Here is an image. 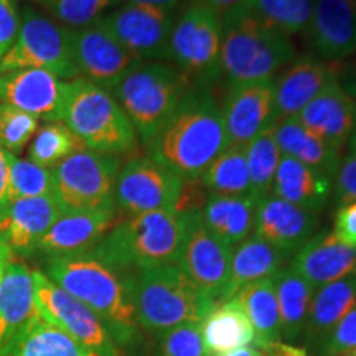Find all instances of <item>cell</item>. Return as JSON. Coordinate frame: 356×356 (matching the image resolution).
Masks as SVG:
<instances>
[{"mask_svg":"<svg viewBox=\"0 0 356 356\" xmlns=\"http://www.w3.org/2000/svg\"><path fill=\"white\" fill-rule=\"evenodd\" d=\"M246 159L251 180V197L256 200L273 193V184L279 162L282 159L270 129L261 132L246 145Z\"/></svg>","mask_w":356,"mask_h":356,"instance_id":"cell-38","label":"cell"},{"mask_svg":"<svg viewBox=\"0 0 356 356\" xmlns=\"http://www.w3.org/2000/svg\"><path fill=\"white\" fill-rule=\"evenodd\" d=\"M356 305V269L345 277L320 287L310 302L304 327L305 343L317 346L332 328Z\"/></svg>","mask_w":356,"mask_h":356,"instance_id":"cell-30","label":"cell"},{"mask_svg":"<svg viewBox=\"0 0 356 356\" xmlns=\"http://www.w3.org/2000/svg\"><path fill=\"white\" fill-rule=\"evenodd\" d=\"M200 2H203L204 6L211 7L213 10H216L220 13H226L228 10H231V8L238 7L243 0H200Z\"/></svg>","mask_w":356,"mask_h":356,"instance_id":"cell-52","label":"cell"},{"mask_svg":"<svg viewBox=\"0 0 356 356\" xmlns=\"http://www.w3.org/2000/svg\"><path fill=\"white\" fill-rule=\"evenodd\" d=\"M66 81L44 70L26 68L0 74V102L44 122L61 121Z\"/></svg>","mask_w":356,"mask_h":356,"instance_id":"cell-18","label":"cell"},{"mask_svg":"<svg viewBox=\"0 0 356 356\" xmlns=\"http://www.w3.org/2000/svg\"><path fill=\"white\" fill-rule=\"evenodd\" d=\"M184 178L149 157H132L122 163L114 188L118 213L126 216L170 210L180 197Z\"/></svg>","mask_w":356,"mask_h":356,"instance_id":"cell-12","label":"cell"},{"mask_svg":"<svg viewBox=\"0 0 356 356\" xmlns=\"http://www.w3.org/2000/svg\"><path fill=\"white\" fill-rule=\"evenodd\" d=\"M229 147L221 104L211 88L190 86L145 144L147 157L184 180L200 178Z\"/></svg>","mask_w":356,"mask_h":356,"instance_id":"cell-1","label":"cell"},{"mask_svg":"<svg viewBox=\"0 0 356 356\" xmlns=\"http://www.w3.org/2000/svg\"><path fill=\"white\" fill-rule=\"evenodd\" d=\"M84 149L83 142L65 122H43L29 144V160L44 168H53L71 154Z\"/></svg>","mask_w":356,"mask_h":356,"instance_id":"cell-36","label":"cell"},{"mask_svg":"<svg viewBox=\"0 0 356 356\" xmlns=\"http://www.w3.org/2000/svg\"><path fill=\"white\" fill-rule=\"evenodd\" d=\"M318 213L309 211L273 193L257 200L254 236L292 256L315 234Z\"/></svg>","mask_w":356,"mask_h":356,"instance_id":"cell-20","label":"cell"},{"mask_svg":"<svg viewBox=\"0 0 356 356\" xmlns=\"http://www.w3.org/2000/svg\"><path fill=\"white\" fill-rule=\"evenodd\" d=\"M221 13L195 0L175 22L168 61L188 79L190 86L211 88L221 71Z\"/></svg>","mask_w":356,"mask_h":356,"instance_id":"cell-8","label":"cell"},{"mask_svg":"<svg viewBox=\"0 0 356 356\" xmlns=\"http://www.w3.org/2000/svg\"><path fill=\"white\" fill-rule=\"evenodd\" d=\"M241 307L254 330V346L269 350L274 343L282 341L280 314L275 297L273 277L257 280L243 287L233 297Z\"/></svg>","mask_w":356,"mask_h":356,"instance_id":"cell-31","label":"cell"},{"mask_svg":"<svg viewBox=\"0 0 356 356\" xmlns=\"http://www.w3.org/2000/svg\"><path fill=\"white\" fill-rule=\"evenodd\" d=\"M38 315L83 345L92 356H122L102 320L76 297L56 286L42 269H33Z\"/></svg>","mask_w":356,"mask_h":356,"instance_id":"cell-11","label":"cell"},{"mask_svg":"<svg viewBox=\"0 0 356 356\" xmlns=\"http://www.w3.org/2000/svg\"><path fill=\"white\" fill-rule=\"evenodd\" d=\"M341 356H356V351H351V353H346V355H341Z\"/></svg>","mask_w":356,"mask_h":356,"instance_id":"cell-57","label":"cell"},{"mask_svg":"<svg viewBox=\"0 0 356 356\" xmlns=\"http://www.w3.org/2000/svg\"><path fill=\"white\" fill-rule=\"evenodd\" d=\"M289 257L291 256L286 252L256 236H251L246 241L238 244L233 249L228 284H226L220 302L233 299L236 293L249 284L274 277L282 269Z\"/></svg>","mask_w":356,"mask_h":356,"instance_id":"cell-28","label":"cell"},{"mask_svg":"<svg viewBox=\"0 0 356 356\" xmlns=\"http://www.w3.org/2000/svg\"><path fill=\"white\" fill-rule=\"evenodd\" d=\"M221 114L229 145L246 147L274 126V79L229 84Z\"/></svg>","mask_w":356,"mask_h":356,"instance_id":"cell-17","label":"cell"},{"mask_svg":"<svg viewBox=\"0 0 356 356\" xmlns=\"http://www.w3.org/2000/svg\"><path fill=\"white\" fill-rule=\"evenodd\" d=\"M157 356H210L203 341L202 323H184L162 333Z\"/></svg>","mask_w":356,"mask_h":356,"instance_id":"cell-41","label":"cell"},{"mask_svg":"<svg viewBox=\"0 0 356 356\" xmlns=\"http://www.w3.org/2000/svg\"><path fill=\"white\" fill-rule=\"evenodd\" d=\"M8 203V160L7 152L0 147V218L6 213Z\"/></svg>","mask_w":356,"mask_h":356,"instance_id":"cell-49","label":"cell"},{"mask_svg":"<svg viewBox=\"0 0 356 356\" xmlns=\"http://www.w3.org/2000/svg\"><path fill=\"white\" fill-rule=\"evenodd\" d=\"M273 280L280 314L282 340H286V343H292L304 333L315 287L292 266L282 267Z\"/></svg>","mask_w":356,"mask_h":356,"instance_id":"cell-33","label":"cell"},{"mask_svg":"<svg viewBox=\"0 0 356 356\" xmlns=\"http://www.w3.org/2000/svg\"><path fill=\"white\" fill-rule=\"evenodd\" d=\"M296 44L289 35L266 24L241 6L222 17L221 71L229 84L273 79L296 61Z\"/></svg>","mask_w":356,"mask_h":356,"instance_id":"cell-5","label":"cell"},{"mask_svg":"<svg viewBox=\"0 0 356 356\" xmlns=\"http://www.w3.org/2000/svg\"><path fill=\"white\" fill-rule=\"evenodd\" d=\"M184 216L185 234L178 267L220 304L228 284L233 249L207 229L200 211L185 213Z\"/></svg>","mask_w":356,"mask_h":356,"instance_id":"cell-15","label":"cell"},{"mask_svg":"<svg viewBox=\"0 0 356 356\" xmlns=\"http://www.w3.org/2000/svg\"><path fill=\"white\" fill-rule=\"evenodd\" d=\"M185 234V216L160 210L126 216L89 251L119 274L162 266H178Z\"/></svg>","mask_w":356,"mask_h":356,"instance_id":"cell-3","label":"cell"},{"mask_svg":"<svg viewBox=\"0 0 356 356\" xmlns=\"http://www.w3.org/2000/svg\"><path fill=\"white\" fill-rule=\"evenodd\" d=\"M37 68L63 81L79 78L73 56L71 29L32 7L20 10V29L15 43L0 60V74Z\"/></svg>","mask_w":356,"mask_h":356,"instance_id":"cell-9","label":"cell"},{"mask_svg":"<svg viewBox=\"0 0 356 356\" xmlns=\"http://www.w3.org/2000/svg\"><path fill=\"white\" fill-rule=\"evenodd\" d=\"M61 122L92 152L122 157L139 147L136 129L114 96L84 78L66 81Z\"/></svg>","mask_w":356,"mask_h":356,"instance_id":"cell-6","label":"cell"},{"mask_svg":"<svg viewBox=\"0 0 356 356\" xmlns=\"http://www.w3.org/2000/svg\"><path fill=\"white\" fill-rule=\"evenodd\" d=\"M280 154L299 160L300 163L333 180L341 163L343 150L333 147L322 137L297 121L296 118L284 119L270 127Z\"/></svg>","mask_w":356,"mask_h":356,"instance_id":"cell-26","label":"cell"},{"mask_svg":"<svg viewBox=\"0 0 356 356\" xmlns=\"http://www.w3.org/2000/svg\"><path fill=\"white\" fill-rule=\"evenodd\" d=\"M38 129V119L24 111L0 102V147L20 155Z\"/></svg>","mask_w":356,"mask_h":356,"instance_id":"cell-40","label":"cell"},{"mask_svg":"<svg viewBox=\"0 0 356 356\" xmlns=\"http://www.w3.org/2000/svg\"><path fill=\"white\" fill-rule=\"evenodd\" d=\"M126 3H147V6H155V7H162V8H168V10H173V8L184 3L185 0H122Z\"/></svg>","mask_w":356,"mask_h":356,"instance_id":"cell-54","label":"cell"},{"mask_svg":"<svg viewBox=\"0 0 356 356\" xmlns=\"http://www.w3.org/2000/svg\"><path fill=\"white\" fill-rule=\"evenodd\" d=\"M200 213L207 229L226 246L234 249L254 233L257 200L210 193Z\"/></svg>","mask_w":356,"mask_h":356,"instance_id":"cell-27","label":"cell"},{"mask_svg":"<svg viewBox=\"0 0 356 356\" xmlns=\"http://www.w3.org/2000/svg\"><path fill=\"white\" fill-rule=\"evenodd\" d=\"M215 356H273L267 350L257 348V346H243V348L233 350L229 353H222V355H215Z\"/></svg>","mask_w":356,"mask_h":356,"instance_id":"cell-53","label":"cell"},{"mask_svg":"<svg viewBox=\"0 0 356 356\" xmlns=\"http://www.w3.org/2000/svg\"><path fill=\"white\" fill-rule=\"evenodd\" d=\"M13 257L15 256H13L12 249L8 248V244L6 239H3V236L0 234V282H2L3 274H6L7 267L13 261Z\"/></svg>","mask_w":356,"mask_h":356,"instance_id":"cell-51","label":"cell"},{"mask_svg":"<svg viewBox=\"0 0 356 356\" xmlns=\"http://www.w3.org/2000/svg\"><path fill=\"white\" fill-rule=\"evenodd\" d=\"M346 147H348V154L356 155V131L353 132V136L350 137V140H348V144H346Z\"/></svg>","mask_w":356,"mask_h":356,"instance_id":"cell-55","label":"cell"},{"mask_svg":"<svg viewBox=\"0 0 356 356\" xmlns=\"http://www.w3.org/2000/svg\"><path fill=\"white\" fill-rule=\"evenodd\" d=\"M335 186H333V193L338 204H346L356 202V155L348 154L346 157L341 159L340 167L335 178Z\"/></svg>","mask_w":356,"mask_h":356,"instance_id":"cell-45","label":"cell"},{"mask_svg":"<svg viewBox=\"0 0 356 356\" xmlns=\"http://www.w3.org/2000/svg\"><path fill=\"white\" fill-rule=\"evenodd\" d=\"M208 193L226 197H251L246 147L229 145L200 177Z\"/></svg>","mask_w":356,"mask_h":356,"instance_id":"cell-35","label":"cell"},{"mask_svg":"<svg viewBox=\"0 0 356 356\" xmlns=\"http://www.w3.org/2000/svg\"><path fill=\"white\" fill-rule=\"evenodd\" d=\"M122 159L119 155L79 150L51 168L55 197L63 211L115 207L114 188Z\"/></svg>","mask_w":356,"mask_h":356,"instance_id":"cell-10","label":"cell"},{"mask_svg":"<svg viewBox=\"0 0 356 356\" xmlns=\"http://www.w3.org/2000/svg\"><path fill=\"white\" fill-rule=\"evenodd\" d=\"M296 119L333 147L345 150L356 131V101L346 95L335 76Z\"/></svg>","mask_w":356,"mask_h":356,"instance_id":"cell-23","label":"cell"},{"mask_svg":"<svg viewBox=\"0 0 356 356\" xmlns=\"http://www.w3.org/2000/svg\"><path fill=\"white\" fill-rule=\"evenodd\" d=\"M318 346L323 356H341L356 351V305L332 328Z\"/></svg>","mask_w":356,"mask_h":356,"instance_id":"cell-43","label":"cell"},{"mask_svg":"<svg viewBox=\"0 0 356 356\" xmlns=\"http://www.w3.org/2000/svg\"><path fill=\"white\" fill-rule=\"evenodd\" d=\"M37 317L33 269L13 259L0 282V356H7L26 325Z\"/></svg>","mask_w":356,"mask_h":356,"instance_id":"cell-24","label":"cell"},{"mask_svg":"<svg viewBox=\"0 0 356 356\" xmlns=\"http://www.w3.org/2000/svg\"><path fill=\"white\" fill-rule=\"evenodd\" d=\"M338 63L309 55L289 65L274 83V124L296 118L337 76Z\"/></svg>","mask_w":356,"mask_h":356,"instance_id":"cell-22","label":"cell"},{"mask_svg":"<svg viewBox=\"0 0 356 356\" xmlns=\"http://www.w3.org/2000/svg\"><path fill=\"white\" fill-rule=\"evenodd\" d=\"M127 282L137 323L159 337L178 325L202 323L218 305L178 266L127 274Z\"/></svg>","mask_w":356,"mask_h":356,"instance_id":"cell-4","label":"cell"},{"mask_svg":"<svg viewBox=\"0 0 356 356\" xmlns=\"http://www.w3.org/2000/svg\"><path fill=\"white\" fill-rule=\"evenodd\" d=\"M42 270L56 286L76 297L102 320L119 348H136L140 327L134 312L127 275L92 254L43 261Z\"/></svg>","mask_w":356,"mask_h":356,"instance_id":"cell-2","label":"cell"},{"mask_svg":"<svg viewBox=\"0 0 356 356\" xmlns=\"http://www.w3.org/2000/svg\"><path fill=\"white\" fill-rule=\"evenodd\" d=\"M332 191V180L312 170L299 160L282 155L273 184L274 197L320 215L330 200Z\"/></svg>","mask_w":356,"mask_h":356,"instance_id":"cell-29","label":"cell"},{"mask_svg":"<svg viewBox=\"0 0 356 356\" xmlns=\"http://www.w3.org/2000/svg\"><path fill=\"white\" fill-rule=\"evenodd\" d=\"M337 79L346 95L356 101V55L338 63Z\"/></svg>","mask_w":356,"mask_h":356,"instance_id":"cell-48","label":"cell"},{"mask_svg":"<svg viewBox=\"0 0 356 356\" xmlns=\"http://www.w3.org/2000/svg\"><path fill=\"white\" fill-rule=\"evenodd\" d=\"M239 6L291 37L307 29L315 0H243Z\"/></svg>","mask_w":356,"mask_h":356,"instance_id":"cell-37","label":"cell"},{"mask_svg":"<svg viewBox=\"0 0 356 356\" xmlns=\"http://www.w3.org/2000/svg\"><path fill=\"white\" fill-rule=\"evenodd\" d=\"M61 213L63 208L55 195L13 200L0 218V234L12 249L13 256L29 259L33 256L40 239Z\"/></svg>","mask_w":356,"mask_h":356,"instance_id":"cell-21","label":"cell"},{"mask_svg":"<svg viewBox=\"0 0 356 356\" xmlns=\"http://www.w3.org/2000/svg\"><path fill=\"white\" fill-rule=\"evenodd\" d=\"M8 160V198H35L55 195L51 168H44L29 159L7 152Z\"/></svg>","mask_w":356,"mask_h":356,"instance_id":"cell-39","label":"cell"},{"mask_svg":"<svg viewBox=\"0 0 356 356\" xmlns=\"http://www.w3.org/2000/svg\"><path fill=\"white\" fill-rule=\"evenodd\" d=\"M267 351L273 356H307V351L304 348L292 343H286V341L274 343Z\"/></svg>","mask_w":356,"mask_h":356,"instance_id":"cell-50","label":"cell"},{"mask_svg":"<svg viewBox=\"0 0 356 356\" xmlns=\"http://www.w3.org/2000/svg\"><path fill=\"white\" fill-rule=\"evenodd\" d=\"M203 341L210 356L229 353L254 343V330L234 299L220 302L202 322Z\"/></svg>","mask_w":356,"mask_h":356,"instance_id":"cell-32","label":"cell"},{"mask_svg":"<svg viewBox=\"0 0 356 356\" xmlns=\"http://www.w3.org/2000/svg\"><path fill=\"white\" fill-rule=\"evenodd\" d=\"M208 190L204 188L200 178H193V180H184V186H181L180 197L175 204V211L180 215L190 211H202L204 203L208 200Z\"/></svg>","mask_w":356,"mask_h":356,"instance_id":"cell-46","label":"cell"},{"mask_svg":"<svg viewBox=\"0 0 356 356\" xmlns=\"http://www.w3.org/2000/svg\"><path fill=\"white\" fill-rule=\"evenodd\" d=\"M7 356H92L68 333L42 317L33 318L20 333Z\"/></svg>","mask_w":356,"mask_h":356,"instance_id":"cell-34","label":"cell"},{"mask_svg":"<svg viewBox=\"0 0 356 356\" xmlns=\"http://www.w3.org/2000/svg\"><path fill=\"white\" fill-rule=\"evenodd\" d=\"M310 47L318 58L341 63L356 55V0H315L307 25Z\"/></svg>","mask_w":356,"mask_h":356,"instance_id":"cell-19","label":"cell"},{"mask_svg":"<svg viewBox=\"0 0 356 356\" xmlns=\"http://www.w3.org/2000/svg\"><path fill=\"white\" fill-rule=\"evenodd\" d=\"M119 220L115 207L88 211H63L44 233L32 257L42 261L86 254Z\"/></svg>","mask_w":356,"mask_h":356,"instance_id":"cell-16","label":"cell"},{"mask_svg":"<svg viewBox=\"0 0 356 356\" xmlns=\"http://www.w3.org/2000/svg\"><path fill=\"white\" fill-rule=\"evenodd\" d=\"M35 2H37V3H42V6H44V7H51L53 6V3H56L58 2V0H35Z\"/></svg>","mask_w":356,"mask_h":356,"instance_id":"cell-56","label":"cell"},{"mask_svg":"<svg viewBox=\"0 0 356 356\" xmlns=\"http://www.w3.org/2000/svg\"><path fill=\"white\" fill-rule=\"evenodd\" d=\"M106 29L140 61H168L175 17L168 8L124 3L99 17Z\"/></svg>","mask_w":356,"mask_h":356,"instance_id":"cell-13","label":"cell"},{"mask_svg":"<svg viewBox=\"0 0 356 356\" xmlns=\"http://www.w3.org/2000/svg\"><path fill=\"white\" fill-rule=\"evenodd\" d=\"M291 266L315 289H320L353 273L356 248L340 241L333 231H322L296 252Z\"/></svg>","mask_w":356,"mask_h":356,"instance_id":"cell-25","label":"cell"},{"mask_svg":"<svg viewBox=\"0 0 356 356\" xmlns=\"http://www.w3.org/2000/svg\"><path fill=\"white\" fill-rule=\"evenodd\" d=\"M118 0H58L48 7V12L61 25L68 29H81L102 17L106 8Z\"/></svg>","mask_w":356,"mask_h":356,"instance_id":"cell-42","label":"cell"},{"mask_svg":"<svg viewBox=\"0 0 356 356\" xmlns=\"http://www.w3.org/2000/svg\"><path fill=\"white\" fill-rule=\"evenodd\" d=\"M73 56L79 78L111 91L134 66L140 63L97 19L81 29H71Z\"/></svg>","mask_w":356,"mask_h":356,"instance_id":"cell-14","label":"cell"},{"mask_svg":"<svg viewBox=\"0 0 356 356\" xmlns=\"http://www.w3.org/2000/svg\"><path fill=\"white\" fill-rule=\"evenodd\" d=\"M20 29V10L17 0H0V60L15 43Z\"/></svg>","mask_w":356,"mask_h":356,"instance_id":"cell-44","label":"cell"},{"mask_svg":"<svg viewBox=\"0 0 356 356\" xmlns=\"http://www.w3.org/2000/svg\"><path fill=\"white\" fill-rule=\"evenodd\" d=\"M188 88V79L172 63L140 61L109 92L145 145L170 118Z\"/></svg>","mask_w":356,"mask_h":356,"instance_id":"cell-7","label":"cell"},{"mask_svg":"<svg viewBox=\"0 0 356 356\" xmlns=\"http://www.w3.org/2000/svg\"><path fill=\"white\" fill-rule=\"evenodd\" d=\"M333 233L340 241L356 248V202L341 204L335 213Z\"/></svg>","mask_w":356,"mask_h":356,"instance_id":"cell-47","label":"cell"}]
</instances>
